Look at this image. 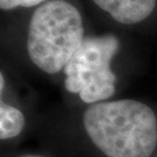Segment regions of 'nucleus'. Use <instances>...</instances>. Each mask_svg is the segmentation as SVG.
<instances>
[{
	"label": "nucleus",
	"instance_id": "obj_1",
	"mask_svg": "<svg viewBox=\"0 0 157 157\" xmlns=\"http://www.w3.org/2000/svg\"><path fill=\"white\" fill-rule=\"evenodd\" d=\"M83 124L90 140L107 157H150L157 146V120L146 104L132 99L89 106Z\"/></svg>",
	"mask_w": 157,
	"mask_h": 157
},
{
	"label": "nucleus",
	"instance_id": "obj_2",
	"mask_svg": "<svg viewBox=\"0 0 157 157\" xmlns=\"http://www.w3.org/2000/svg\"><path fill=\"white\" fill-rule=\"evenodd\" d=\"M84 39L78 10L64 0H51L37 7L32 15L27 51L36 67L52 75L65 67Z\"/></svg>",
	"mask_w": 157,
	"mask_h": 157
},
{
	"label": "nucleus",
	"instance_id": "obj_3",
	"mask_svg": "<svg viewBox=\"0 0 157 157\" xmlns=\"http://www.w3.org/2000/svg\"><path fill=\"white\" fill-rule=\"evenodd\" d=\"M118 49L119 41L112 34L85 37L64 67L65 89L91 105L111 98L117 82L111 62Z\"/></svg>",
	"mask_w": 157,
	"mask_h": 157
},
{
	"label": "nucleus",
	"instance_id": "obj_4",
	"mask_svg": "<svg viewBox=\"0 0 157 157\" xmlns=\"http://www.w3.org/2000/svg\"><path fill=\"white\" fill-rule=\"evenodd\" d=\"M113 19L124 25L143 21L152 13L156 0H93Z\"/></svg>",
	"mask_w": 157,
	"mask_h": 157
},
{
	"label": "nucleus",
	"instance_id": "obj_5",
	"mask_svg": "<svg viewBox=\"0 0 157 157\" xmlns=\"http://www.w3.org/2000/svg\"><path fill=\"white\" fill-rule=\"evenodd\" d=\"M25 127V117L17 108L1 101L0 105V139L15 137Z\"/></svg>",
	"mask_w": 157,
	"mask_h": 157
},
{
	"label": "nucleus",
	"instance_id": "obj_6",
	"mask_svg": "<svg viewBox=\"0 0 157 157\" xmlns=\"http://www.w3.org/2000/svg\"><path fill=\"white\" fill-rule=\"evenodd\" d=\"M44 1L47 0H0V8L8 11L17 7H33Z\"/></svg>",
	"mask_w": 157,
	"mask_h": 157
},
{
	"label": "nucleus",
	"instance_id": "obj_7",
	"mask_svg": "<svg viewBox=\"0 0 157 157\" xmlns=\"http://www.w3.org/2000/svg\"><path fill=\"white\" fill-rule=\"evenodd\" d=\"M4 85H5V79H4V75H0V92H4Z\"/></svg>",
	"mask_w": 157,
	"mask_h": 157
},
{
	"label": "nucleus",
	"instance_id": "obj_8",
	"mask_svg": "<svg viewBox=\"0 0 157 157\" xmlns=\"http://www.w3.org/2000/svg\"><path fill=\"white\" fill-rule=\"evenodd\" d=\"M20 157H41V156H35V155H25V156H20Z\"/></svg>",
	"mask_w": 157,
	"mask_h": 157
}]
</instances>
